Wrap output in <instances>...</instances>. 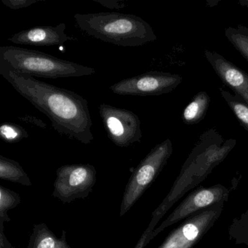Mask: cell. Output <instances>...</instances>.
Listing matches in <instances>:
<instances>
[{
	"mask_svg": "<svg viewBox=\"0 0 248 248\" xmlns=\"http://www.w3.org/2000/svg\"><path fill=\"white\" fill-rule=\"evenodd\" d=\"M64 23L56 27L40 26L24 30L8 38V41L14 44L37 47H52L64 44L69 40H75V37H69L65 33Z\"/></svg>",
	"mask_w": 248,
	"mask_h": 248,
	"instance_id": "obj_11",
	"label": "cell"
},
{
	"mask_svg": "<svg viewBox=\"0 0 248 248\" xmlns=\"http://www.w3.org/2000/svg\"><path fill=\"white\" fill-rule=\"evenodd\" d=\"M99 114L107 136L116 146L127 148L140 142V120L133 111L101 104L99 106Z\"/></svg>",
	"mask_w": 248,
	"mask_h": 248,
	"instance_id": "obj_7",
	"label": "cell"
},
{
	"mask_svg": "<svg viewBox=\"0 0 248 248\" xmlns=\"http://www.w3.org/2000/svg\"><path fill=\"white\" fill-rule=\"evenodd\" d=\"M230 190L221 184L210 187L201 186L187 196L169 216L154 230L152 239L168 226L186 219L194 213L216 204L226 203L229 200Z\"/></svg>",
	"mask_w": 248,
	"mask_h": 248,
	"instance_id": "obj_9",
	"label": "cell"
},
{
	"mask_svg": "<svg viewBox=\"0 0 248 248\" xmlns=\"http://www.w3.org/2000/svg\"><path fill=\"white\" fill-rule=\"evenodd\" d=\"M210 102V97L204 91L194 95L183 111L184 123L186 124H195L201 122L205 117Z\"/></svg>",
	"mask_w": 248,
	"mask_h": 248,
	"instance_id": "obj_13",
	"label": "cell"
},
{
	"mask_svg": "<svg viewBox=\"0 0 248 248\" xmlns=\"http://www.w3.org/2000/svg\"><path fill=\"white\" fill-rule=\"evenodd\" d=\"M0 178L16 184L30 186L31 182L27 172L14 159L0 155Z\"/></svg>",
	"mask_w": 248,
	"mask_h": 248,
	"instance_id": "obj_14",
	"label": "cell"
},
{
	"mask_svg": "<svg viewBox=\"0 0 248 248\" xmlns=\"http://www.w3.org/2000/svg\"><path fill=\"white\" fill-rule=\"evenodd\" d=\"M160 219L161 217H159V216H152V219L151 220L150 223H149V226H148L146 231L143 232L141 237L139 239L135 248H144L146 245L149 243V242L152 240L151 236H152V233H153L154 230H155V226L157 224L158 222H159Z\"/></svg>",
	"mask_w": 248,
	"mask_h": 248,
	"instance_id": "obj_20",
	"label": "cell"
},
{
	"mask_svg": "<svg viewBox=\"0 0 248 248\" xmlns=\"http://www.w3.org/2000/svg\"><path fill=\"white\" fill-rule=\"evenodd\" d=\"M0 75L48 117L59 134L86 145L93 140L89 105L83 97L18 72L2 60H0Z\"/></svg>",
	"mask_w": 248,
	"mask_h": 248,
	"instance_id": "obj_1",
	"label": "cell"
},
{
	"mask_svg": "<svg viewBox=\"0 0 248 248\" xmlns=\"http://www.w3.org/2000/svg\"><path fill=\"white\" fill-rule=\"evenodd\" d=\"M18 119L21 121L25 122L27 123H30V124H34V125L37 126L40 128H46L47 127V124L42 121L40 119L37 117H34V116L25 115L22 117H18Z\"/></svg>",
	"mask_w": 248,
	"mask_h": 248,
	"instance_id": "obj_23",
	"label": "cell"
},
{
	"mask_svg": "<svg viewBox=\"0 0 248 248\" xmlns=\"http://www.w3.org/2000/svg\"><path fill=\"white\" fill-rule=\"evenodd\" d=\"M40 0H2V3L12 10H19L28 8Z\"/></svg>",
	"mask_w": 248,
	"mask_h": 248,
	"instance_id": "obj_21",
	"label": "cell"
},
{
	"mask_svg": "<svg viewBox=\"0 0 248 248\" xmlns=\"http://www.w3.org/2000/svg\"><path fill=\"white\" fill-rule=\"evenodd\" d=\"M29 136L27 130L19 124L4 123L0 126V137L6 143H18Z\"/></svg>",
	"mask_w": 248,
	"mask_h": 248,
	"instance_id": "obj_19",
	"label": "cell"
},
{
	"mask_svg": "<svg viewBox=\"0 0 248 248\" xmlns=\"http://www.w3.org/2000/svg\"><path fill=\"white\" fill-rule=\"evenodd\" d=\"M219 91L241 125L248 131V104L237 94L233 95L221 88Z\"/></svg>",
	"mask_w": 248,
	"mask_h": 248,
	"instance_id": "obj_15",
	"label": "cell"
},
{
	"mask_svg": "<svg viewBox=\"0 0 248 248\" xmlns=\"http://www.w3.org/2000/svg\"><path fill=\"white\" fill-rule=\"evenodd\" d=\"M224 34L232 46L248 62V28L242 25L228 27Z\"/></svg>",
	"mask_w": 248,
	"mask_h": 248,
	"instance_id": "obj_16",
	"label": "cell"
},
{
	"mask_svg": "<svg viewBox=\"0 0 248 248\" xmlns=\"http://www.w3.org/2000/svg\"><path fill=\"white\" fill-rule=\"evenodd\" d=\"M96 182V170L91 164H73L60 167L56 170L53 196L63 203L85 199Z\"/></svg>",
	"mask_w": 248,
	"mask_h": 248,
	"instance_id": "obj_5",
	"label": "cell"
},
{
	"mask_svg": "<svg viewBox=\"0 0 248 248\" xmlns=\"http://www.w3.org/2000/svg\"><path fill=\"white\" fill-rule=\"evenodd\" d=\"M239 4L242 6L248 8V0H240V1H239Z\"/></svg>",
	"mask_w": 248,
	"mask_h": 248,
	"instance_id": "obj_25",
	"label": "cell"
},
{
	"mask_svg": "<svg viewBox=\"0 0 248 248\" xmlns=\"http://www.w3.org/2000/svg\"><path fill=\"white\" fill-rule=\"evenodd\" d=\"M224 203L200 210L185 219L157 248H192L218 220Z\"/></svg>",
	"mask_w": 248,
	"mask_h": 248,
	"instance_id": "obj_6",
	"label": "cell"
},
{
	"mask_svg": "<svg viewBox=\"0 0 248 248\" xmlns=\"http://www.w3.org/2000/svg\"><path fill=\"white\" fill-rule=\"evenodd\" d=\"M0 60L21 73L38 78H79L95 74L93 68L63 60L49 54L16 46L0 47Z\"/></svg>",
	"mask_w": 248,
	"mask_h": 248,
	"instance_id": "obj_3",
	"label": "cell"
},
{
	"mask_svg": "<svg viewBox=\"0 0 248 248\" xmlns=\"http://www.w3.org/2000/svg\"><path fill=\"white\" fill-rule=\"evenodd\" d=\"M228 232L236 245H244L248 248V210L233 219Z\"/></svg>",
	"mask_w": 248,
	"mask_h": 248,
	"instance_id": "obj_17",
	"label": "cell"
},
{
	"mask_svg": "<svg viewBox=\"0 0 248 248\" xmlns=\"http://www.w3.org/2000/svg\"><path fill=\"white\" fill-rule=\"evenodd\" d=\"M182 81L181 75L152 71L120 81L110 90L120 95H160L173 91Z\"/></svg>",
	"mask_w": 248,
	"mask_h": 248,
	"instance_id": "obj_8",
	"label": "cell"
},
{
	"mask_svg": "<svg viewBox=\"0 0 248 248\" xmlns=\"http://www.w3.org/2000/svg\"><path fill=\"white\" fill-rule=\"evenodd\" d=\"M204 56L223 83L248 104V74L216 52L205 50Z\"/></svg>",
	"mask_w": 248,
	"mask_h": 248,
	"instance_id": "obj_10",
	"label": "cell"
},
{
	"mask_svg": "<svg viewBox=\"0 0 248 248\" xmlns=\"http://www.w3.org/2000/svg\"><path fill=\"white\" fill-rule=\"evenodd\" d=\"M170 139L155 146L132 172L123 194L120 216H123L134 205L146 190L157 178L172 153Z\"/></svg>",
	"mask_w": 248,
	"mask_h": 248,
	"instance_id": "obj_4",
	"label": "cell"
},
{
	"mask_svg": "<svg viewBox=\"0 0 248 248\" xmlns=\"http://www.w3.org/2000/svg\"><path fill=\"white\" fill-rule=\"evenodd\" d=\"M27 248H72L66 241V232H62V237L56 236L45 223L34 224Z\"/></svg>",
	"mask_w": 248,
	"mask_h": 248,
	"instance_id": "obj_12",
	"label": "cell"
},
{
	"mask_svg": "<svg viewBox=\"0 0 248 248\" xmlns=\"http://www.w3.org/2000/svg\"><path fill=\"white\" fill-rule=\"evenodd\" d=\"M75 18L78 27L85 34L120 47H140L156 40L152 27L132 14H78Z\"/></svg>",
	"mask_w": 248,
	"mask_h": 248,
	"instance_id": "obj_2",
	"label": "cell"
},
{
	"mask_svg": "<svg viewBox=\"0 0 248 248\" xmlns=\"http://www.w3.org/2000/svg\"><path fill=\"white\" fill-rule=\"evenodd\" d=\"M94 2L101 4L105 8L108 9H122L125 8V2L120 0H94Z\"/></svg>",
	"mask_w": 248,
	"mask_h": 248,
	"instance_id": "obj_22",
	"label": "cell"
},
{
	"mask_svg": "<svg viewBox=\"0 0 248 248\" xmlns=\"http://www.w3.org/2000/svg\"><path fill=\"white\" fill-rule=\"evenodd\" d=\"M0 248H12L4 233V223H0Z\"/></svg>",
	"mask_w": 248,
	"mask_h": 248,
	"instance_id": "obj_24",
	"label": "cell"
},
{
	"mask_svg": "<svg viewBox=\"0 0 248 248\" xmlns=\"http://www.w3.org/2000/svg\"><path fill=\"white\" fill-rule=\"evenodd\" d=\"M20 203L19 194L2 186H0V223L11 221L8 212L16 207Z\"/></svg>",
	"mask_w": 248,
	"mask_h": 248,
	"instance_id": "obj_18",
	"label": "cell"
}]
</instances>
